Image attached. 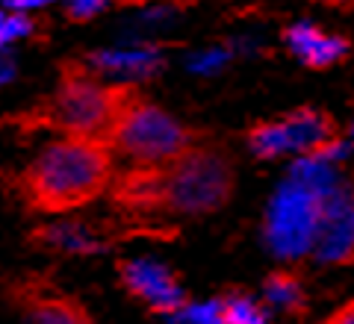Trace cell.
<instances>
[{"label": "cell", "instance_id": "cell-1", "mask_svg": "<svg viewBox=\"0 0 354 324\" xmlns=\"http://www.w3.org/2000/svg\"><path fill=\"white\" fill-rule=\"evenodd\" d=\"M234 192V156L204 139L174 160L118 171L109 186V204L130 221L201 218L225 209Z\"/></svg>", "mask_w": 354, "mask_h": 324}, {"label": "cell", "instance_id": "cell-2", "mask_svg": "<svg viewBox=\"0 0 354 324\" xmlns=\"http://www.w3.org/2000/svg\"><path fill=\"white\" fill-rule=\"evenodd\" d=\"M115 156L101 139L59 136L12 177V195L36 216H71L109 195Z\"/></svg>", "mask_w": 354, "mask_h": 324}, {"label": "cell", "instance_id": "cell-3", "mask_svg": "<svg viewBox=\"0 0 354 324\" xmlns=\"http://www.w3.org/2000/svg\"><path fill=\"white\" fill-rule=\"evenodd\" d=\"M204 139V133L180 124L174 115L151 104L133 83H124L115 115L101 142L115 160H127L130 165H157L186 153Z\"/></svg>", "mask_w": 354, "mask_h": 324}, {"label": "cell", "instance_id": "cell-4", "mask_svg": "<svg viewBox=\"0 0 354 324\" xmlns=\"http://www.w3.org/2000/svg\"><path fill=\"white\" fill-rule=\"evenodd\" d=\"M334 162L325 160H301L292 180L286 183L269 207L266 236L272 251L283 260H301L316 251L322 233L328 195L337 186Z\"/></svg>", "mask_w": 354, "mask_h": 324}, {"label": "cell", "instance_id": "cell-5", "mask_svg": "<svg viewBox=\"0 0 354 324\" xmlns=\"http://www.w3.org/2000/svg\"><path fill=\"white\" fill-rule=\"evenodd\" d=\"M124 83H101L97 71L83 62H62L53 97L32 113V127H53L62 136L104 139Z\"/></svg>", "mask_w": 354, "mask_h": 324}, {"label": "cell", "instance_id": "cell-6", "mask_svg": "<svg viewBox=\"0 0 354 324\" xmlns=\"http://www.w3.org/2000/svg\"><path fill=\"white\" fill-rule=\"evenodd\" d=\"M245 142L257 160L298 156V160L334 162L342 153V136L337 121L325 109L316 106H301L281 118L260 121V124L248 127Z\"/></svg>", "mask_w": 354, "mask_h": 324}, {"label": "cell", "instance_id": "cell-7", "mask_svg": "<svg viewBox=\"0 0 354 324\" xmlns=\"http://www.w3.org/2000/svg\"><path fill=\"white\" fill-rule=\"evenodd\" d=\"M3 295L27 318V324H95L92 312L83 307L80 298H74L41 274L12 277L3 283Z\"/></svg>", "mask_w": 354, "mask_h": 324}, {"label": "cell", "instance_id": "cell-8", "mask_svg": "<svg viewBox=\"0 0 354 324\" xmlns=\"http://www.w3.org/2000/svg\"><path fill=\"white\" fill-rule=\"evenodd\" d=\"M118 280L127 289V295L142 301L151 312L160 316H180L189 309V295L183 283L177 280L165 265L151 260H121L118 263Z\"/></svg>", "mask_w": 354, "mask_h": 324}, {"label": "cell", "instance_id": "cell-9", "mask_svg": "<svg viewBox=\"0 0 354 324\" xmlns=\"http://www.w3.org/2000/svg\"><path fill=\"white\" fill-rule=\"evenodd\" d=\"M316 256L325 265H354V180H337L330 189Z\"/></svg>", "mask_w": 354, "mask_h": 324}, {"label": "cell", "instance_id": "cell-10", "mask_svg": "<svg viewBox=\"0 0 354 324\" xmlns=\"http://www.w3.org/2000/svg\"><path fill=\"white\" fill-rule=\"evenodd\" d=\"M283 39L290 44L292 57L301 59L307 68L325 71L330 65H337L346 59L348 53V41L339 36H330V32L319 30L313 24H292L283 30Z\"/></svg>", "mask_w": 354, "mask_h": 324}, {"label": "cell", "instance_id": "cell-11", "mask_svg": "<svg viewBox=\"0 0 354 324\" xmlns=\"http://www.w3.org/2000/svg\"><path fill=\"white\" fill-rule=\"evenodd\" d=\"M30 242L39 251H50V254H92L106 248L109 236L95 233L83 221H50V225H39L30 233Z\"/></svg>", "mask_w": 354, "mask_h": 324}, {"label": "cell", "instance_id": "cell-12", "mask_svg": "<svg viewBox=\"0 0 354 324\" xmlns=\"http://www.w3.org/2000/svg\"><path fill=\"white\" fill-rule=\"evenodd\" d=\"M266 298H269L278 309H283L286 316H304V309H307L304 289L298 283L295 271H286V268L272 271L266 277Z\"/></svg>", "mask_w": 354, "mask_h": 324}, {"label": "cell", "instance_id": "cell-13", "mask_svg": "<svg viewBox=\"0 0 354 324\" xmlns=\"http://www.w3.org/2000/svg\"><path fill=\"white\" fill-rule=\"evenodd\" d=\"M97 71H115V74H148L157 57L148 50H130V53H106V57H97Z\"/></svg>", "mask_w": 354, "mask_h": 324}, {"label": "cell", "instance_id": "cell-14", "mask_svg": "<svg viewBox=\"0 0 354 324\" xmlns=\"http://www.w3.org/2000/svg\"><path fill=\"white\" fill-rule=\"evenodd\" d=\"M32 32V24L24 12H12V9H6V12H0V48L15 39H24Z\"/></svg>", "mask_w": 354, "mask_h": 324}, {"label": "cell", "instance_id": "cell-15", "mask_svg": "<svg viewBox=\"0 0 354 324\" xmlns=\"http://www.w3.org/2000/svg\"><path fill=\"white\" fill-rule=\"evenodd\" d=\"M106 6V0H68V18L74 21H88Z\"/></svg>", "mask_w": 354, "mask_h": 324}, {"label": "cell", "instance_id": "cell-16", "mask_svg": "<svg viewBox=\"0 0 354 324\" xmlns=\"http://www.w3.org/2000/svg\"><path fill=\"white\" fill-rule=\"evenodd\" d=\"M319 324H354V298L348 304H342L339 309H334L328 318H322Z\"/></svg>", "mask_w": 354, "mask_h": 324}, {"label": "cell", "instance_id": "cell-17", "mask_svg": "<svg viewBox=\"0 0 354 324\" xmlns=\"http://www.w3.org/2000/svg\"><path fill=\"white\" fill-rule=\"evenodd\" d=\"M6 77H12V62L0 53V80H6Z\"/></svg>", "mask_w": 354, "mask_h": 324}, {"label": "cell", "instance_id": "cell-18", "mask_svg": "<svg viewBox=\"0 0 354 324\" xmlns=\"http://www.w3.org/2000/svg\"><path fill=\"white\" fill-rule=\"evenodd\" d=\"M118 3H139V0H118Z\"/></svg>", "mask_w": 354, "mask_h": 324}, {"label": "cell", "instance_id": "cell-19", "mask_svg": "<svg viewBox=\"0 0 354 324\" xmlns=\"http://www.w3.org/2000/svg\"><path fill=\"white\" fill-rule=\"evenodd\" d=\"M351 139H354V130H351Z\"/></svg>", "mask_w": 354, "mask_h": 324}]
</instances>
